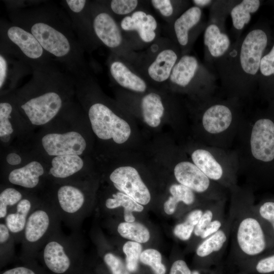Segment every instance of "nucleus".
<instances>
[{"label":"nucleus","instance_id":"obj_51","mask_svg":"<svg viewBox=\"0 0 274 274\" xmlns=\"http://www.w3.org/2000/svg\"><path fill=\"white\" fill-rule=\"evenodd\" d=\"M194 6L200 9L206 7H211L214 1L213 0H193L192 1Z\"/></svg>","mask_w":274,"mask_h":274},{"label":"nucleus","instance_id":"obj_30","mask_svg":"<svg viewBox=\"0 0 274 274\" xmlns=\"http://www.w3.org/2000/svg\"><path fill=\"white\" fill-rule=\"evenodd\" d=\"M169 191L171 195L164 204V210L168 215L174 214L180 203L190 207L194 205L197 200L198 194L178 183L172 184Z\"/></svg>","mask_w":274,"mask_h":274},{"label":"nucleus","instance_id":"obj_19","mask_svg":"<svg viewBox=\"0 0 274 274\" xmlns=\"http://www.w3.org/2000/svg\"><path fill=\"white\" fill-rule=\"evenodd\" d=\"M31 32L44 49L56 57L64 56L70 51V44L66 37L47 24L36 23L32 26Z\"/></svg>","mask_w":274,"mask_h":274},{"label":"nucleus","instance_id":"obj_27","mask_svg":"<svg viewBox=\"0 0 274 274\" xmlns=\"http://www.w3.org/2000/svg\"><path fill=\"white\" fill-rule=\"evenodd\" d=\"M110 71L113 79L121 87L139 93L146 91L147 85L144 79L121 61L111 63Z\"/></svg>","mask_w":274,"mask_h":274},{"label":"nucleus","instance_id":"obj_47","mask_svg":"<svg viewBox=\"0 0 274 274\" xmlns=\"http://www.w3.org/2000/svg\"><path fill=\"white\" fill-rule=\"evenodd\" d=\"M2 274H37V273L31 268L18 266L6 270Z\"/></svg>","mask_w":274,"mask_h":274},{"label":"nucleus","instance_id":"obj_29","mask_svg":"<svg viewBox=\"0 0 274 274\" xmlns=\"http://www.w3.org/2000/svg\"><path fill=\"white\" fill-rule=\"evenodd\" d=\"M141 108L143 120L148 125L156 127L160 125L165 108L159 94L151 92L145 95L141 100Z\"/></svg>","mask_w":274,"mask_h":274},{"label":"nucleus","instance_id":"obj_10","mask_svg":"<svg viewBox=\"0 0 274 274\" xmlns=\"http://www.w3.org/2000/svg\"><path fill=\"white\" fill-rule=\"evenodd\" d=\"M177 183L210 201L227 199V189L211 180L191 160L181 159L173 168Z\"/></svg>","mask_w":274,"mask_h":274},{"label":"nucleus","instance_id":"obj_2","mask_svg":"<svg viewBox=\"0 0 274 274\" xmlns=\"http://www.w3.org/2000/svg\"><path fill=\"white\" fill-rule=\"evenodd\" d=\"M233 147L238 175L245 176L250 186L274 184V99L265 109L246 114Z\"/></svg>","mask_w":274,"mask_h":274},{"label":"nucleus","instance_id":"obj_17","mask_svg":"<svg viewBox=\"0 0 274 274\" xmlns=\"http://www.w3.org/2000/svg\"><path fill=\"white\" fill-rule=\"evenodd\" d=\"M204 60L208 65L222 57L229 50L232 43L226 31L217 24L207 22L203 33Z\"/></svg>","mask_w":274,"mask_h":274},{"label":"nucleus","instance_id":"obj_48","mask_svg":"<svg viewBox=\"0 0 274 274\" xmlns=\"http://www.w3.org/2000/svg\"><path fill=\"white\" fill-rule=\"evenodd\" d=\"M66 2L72 11L79 13L83 9L86 1L84 0H67Z\"/></svg>","mask_w":274,"mask_h":274},{"label":"nucleus","instance_id":"obj_7","mask_svg":"<svg viewBox=\"0 0 274 274\" xmlns=\"http://www.w3.org/2000/svg\"><path fill=\"white\" fill-rule=\"evenodd\" d=\"M86 185L80 180L54 182L47 201L73 232H78L80 225L89 209Z\"/></svg>","mask_w":274,"mask_h":274},{"label":"nucleus","instance_id":"obj_13","mask_svg":"<svg viewBox=\"0 0 274 274\" xmlns=\"http://www.w3.org/2000/svg\"><path fill=\"white\" fill-rule=\"evenodd\" d=\"M62 104L58 93L49 91L29 98L21 108L32 125L40 126L51 121L59 113Z\"/></svg>","mask_w":274,"mask_h":274},{"label":"nucleus","instance_id":"obj_37","mask_svg":"<svg viewBox=\"0 0 274 274\" xmlns=\"http://www.w3.org/2000/svg\"><path fill=\"white\" fill-rule=\"evenodd\" d=\"M151 3L161 15L166 18H173L174 21L189 8L188 1L152 0Z\"/></svg>","mask_w":274,"mask_h":274},{"label":"nucleus","instance_id":"obj_40","mask_svg":"<svg viewBox=\"0 0 274 274\" xmlns=\"http://www.w3.org/2000/svg\"><path fill=\"white\" fill-rule=\"evenodd\" d=\"M142 247L138 242L129 241L123 247V251L126 255V266L130 272L136 271L142 253Z\"/></svg>","mask_w":274,"mask_h":274},{"label":"nucleus","instance_id":"obj_33","mask_svg":"<svg viewBox=\"0 0 274 274\" xmlns=\"http://www.w3.org/2000/svg\"><path fill=\"white\" fill-rule=\"evenodd\" d=\"M210 203L190 211L183 222L176 225L173 230L174 235L181 241L190 239L204 209Z\"/></svg>","mask_w":274,"mask_h":274},{"label":"nucleus","instance_id":"obj_44","mask_svg":"<svg viewBox=\"0 0 274 274\" xmlns=\"http://www.w3.org/2000/svg\"><path fill=\"white\" fill-rule=\"evenodd\" d=\"M136 0H113L110 7L112 11L118 15H126L132 13L138 6Z\"/></svg>","mask_w":274,"mask_h":274},{"label":"nucleus","instance_id":"obj_8","mask_svg":"<svg viewBox=\"0 0 274 274\" xmlns=\"http://www.w3.org/2000/svg\"><path fill=\"white\" fill-rule=\"evenodd\" d=\"M60 219L52 206L41 200L30 214L21 240L23 258L31 259L56 232L60 229Z\"/></svg>","mask_w":274,"mask_h":274},{"label":"nucleus","instance_id":"obj_21","mask_svg":"<svg viewBox=\"0 0 274 274\" xmlns=\"http://www.w3.org/2000/svg\"><path fill=\"white\" fill-rule=\"evenodd\" d=\"M45 173L42 164L34 160L24 166L11 170L7 175V180L11 185L30 191L40 186Z\"/></svg>","mask_w":274,"mask_h":274},{"label":"nucleus","instance_id":"obj_46","mask_svg":"<svg viewBox=\"0 0 274 274\" xmlns=\"http://www.w3.org/2000/svg\"><path fill=\"white\" fill-rule=\"evenodd\" d=\"M192 270L183 259L175 261L170 267L169 274H191Z\"/></svg>","mask_w":274,"mask_h":274},{"label":"nucleus","instance_id":"obj_5","mask_svg":"<svg viewBox=\"0 0 274 274\" xmlns=\"http://www.w3.org/2000/svg\"><path fill=\"white\" fill-rule=\"evenodd\" d=\"M191 160L211 180L228 191L237 186L238 164L233 149L200 143L189 149Z\"/></svg>","mask_w":274,"mask_h":274},{"label":"nucleus","instance_id":"obj_38","mask_svg":"<svg viewBox=\"0 0 274 274\" xmlns=\"http://www.w3.org/2000/svg\"><path fill=\"white\" fill-rule=\"evenodd\" d=\"M12 107L10 104L6 102L0 104V138L4 142H8L11 135L14 132L12 123L10 121Z\"/></svg>","mask_w":274,"mask_h":274},{"label":"nucleus","instance_id":"obj_45","mask_svg":"<svg viewBox=\"0 0 274 274\" xmlns=\"http://www.w3.org/2000/svg\"><path fill=\"white\" fill-rule=\"evenodd\" d=\"M227 219V216L223 213L213 220L199 236L198 238L199 240V244L221 229L225 224Z\"/></svg>","mask_w":274,"mask_h":274},{"label":"nucleus","instance_id":"obj_31","mask_svg":"<svg viewBox=\"0 0 274 274\" xmlns=\"http://www.w3.org/2000/svg\"><path fill=\"white\" fill-rule=\"evenodd\" d=\"M106 208L109 210H113L120 207L124 208V218L126 222H133L135 217L133 216V212H142L143 206L131 197L121 192H117L112 195V197L106 199L105 202Z\"/></svg>","mask_w":274,"mask_h":274},{"label":"nucleus","instance_id":"obj_35","mask_svg":"<svg viewBox=\"0 0 274 274\" xmlns=\"http://www.w3.org/2000/svg\"><path fill=\"white\" fill-rule=\"evenodd\" d=\"M117 231L123 237L139 243L147 242L150 238L148 229L137 222H122L117 227Z\"/></svg>","mask_w":274,"mask_h":274},{"label":"nucleus","instance_id":"obj_4","mask_svg":"<svg viewBox=\"0 0 274 274\" xmlns=\"http://www.w3.org/2000/svg\"><path fill=\"white\" fill-rule=\"evenodd\" d=\"M195 100L199 143L231 149L246 114L244 103L215 94Z\"/></svg>","mask_w":274,"mask_h":274},{"label":"nucleus","instance_id":"obj_1","mask_svg":"<svg viewBox=\"0 0 274 274\" xmlns=\"http://www.w3.org/2000/svg\"><path fill=\"white\" fill-rule=\"evenodd\" d=\"M270 40L268 26L258 22L232 43L228 52L214 62L212 67L224 97L243 103L251 100L257 91L260 62Z\"/></svg>","mask_w":274,"mask_h":274},{"label":"nucleus","instance_id":"obj_22","mask_svg":"<svg viewBox=\"0 0 274 274\" xmlns=\"http://www.w3.org/2000/svg\"><path fill=\"white\" fill-rule=\"evenodd\" d=\"M120 27L126 31H136L143 42L150 43L156 38L157 22L151 14L137 10L131 15L124 17L120 22Z\"/></svg>","mask_w":274,"mask_h":274},{"label":"nucleus","instance_id":"obj_24","mask_svg":"<svg viewBox=\"0 0 274 274\" xmlns=\"http://www.w3.org/2000/svg\"><path fill=\"white\" fill-rule=\"evenodd\" d=\"M93 25L96 36L106 46L117 48L122 45L123 39L121 29L109 14L98 13L94 19Z\"/></svg>","mask_w":274,"mask_h":274},{"label":"nucleus","instance_id":"obj_43","mask_svg":"<svg viewBox=\"0 0 274 274\" xmlns=\"http://www.w3.org/2000/svg\"><path fill=\"white\" fill-rule=\"evenodd\" d=\"M103 260L111 274H130L129 271L122 260L111 252L103 255Z\"/></svg>","mask_w":274,"mask_h":274},{"label":"nucleus","instance_id":"obj_12","mask_svg":"<svg viewBox=\"0 0 274 274\" xmlns=\"http://www.w3.org/2000/svg\"><path fill=\"white\" fill-rule=\"evenodd\" d=\"M207 24L202 10L194 6L189 7L174 21V35L182 55L187 54Z\"/></svg>","mask_w":274,"mask_h":274},{"label":"nucleus","instance_id":"obj_15","mask_svg":"<svg viewBox=\"0 0 274 274\" xmlns=\"http://www.w3.org/2000/svg\"><path fill=\"white\" fill-rule=\"evenodd\" d=\"M41 144L46 154L54 157L68 155L80 156L87 146L84 136L76 131L47 133L42 137Z\"/></svg>","mask_w":274,"mask_h":274},{"label":"nucleus","instance_id":"obj_49","mask_svg":"<svg viewBox=\"0 0 274 274\" xmlns=\"http://www.w3.org/2000/svg\"><path fill=\"white\" fill-rule=\"evenodd\" d=\"M7 61L5 58L0 55V87H3L7 77Z\"/></svg>","mask_w":274,"mask_h":274},{"label":"nucleus","instance_id":"obj_41","mask_svg":"<svg viewBox=\"0 0 274 274\" xmlns=\"http://www.w3.org/2000/svg\"><path fill=\"white\" fill-rule=\"evenodd\" d=\"M140 261L150 266L154 274H165L166 271L165 265L162 263L161 254L156 250L148 249L143 251Z\"/></svg>","mask_w":274,"mask_h":274},{"label":"nucleus","instance_id":"obj_9","mask_svg":"<svg viewBox=\"0 0 274 274\" xmlns=\"http://www.w3.org/2000/svg\"><path fill=\"white\" fill-rule=\"evenodd\" d=\"M47 267L55 274H65L74 262L80 260L83 252L79 231L65 235L58 230L47 241L39 252Z\"/></svg>","mask_w":274,"mask_h":274},{"label":"nucleus","instance_id":"obj_42","mask_svg":"<svg viewBox=\"0 0 274 274\" xmlns=\"http://www.w3.org/2000/svg\"><path fill=\"white\" fill-rule=\"evenodd\" d=\"M259 216L272 228L274 232V198H267L255 204Z\"/></svg>","mask_w":274,"mask_h":274},{"label":"nucleus","instance_id":"obj_25","mask_svg":"<svg viewBox=\"0 0 274 274\" xmlns=\"http://www.w3.org/2000/svg\"><path fill=\"white\" fill-rule=\"evenodd\" d=\"M257 93L268 102L274 99V43L261 59Z\"/></svg>","mask_w":274,"mask_h":274},{"label":"nucleus","instance_id":"obj_16","mask_svg":"<svg viewBox=\"0 0 274 274\" xmlns=\"http://www.w3.org/2000/svg\"><path fill=\"white\" fill-rule=\"evenodd\" d=\"M229 217L223 227L215 233L200 242L196 247V256L204 262L206 269L217 264L222 257L230 237Z\"/></svg>","mask_w":274,"mask_h":274},{"label":"nucleus","instance_id":"obj_26","mask_svg":"<svg viewBox=\"0 0 274 274\" xmlns=\"http://www.w3.org/2000/svg\"><path fill=\"white\" fill-rule=\"evenodd\" d=\"M259 0H242L234 5L230 12L232 25V32L235 40L242 35L243 30L250 23L253 15L260 8Z\"/></svg>","mask_w":274,"mask_h":274},{"label":"nucleus","instance_id":"obj_23","mask_svg":"<svg viewBox=\"0 0 274 274\" xmlns=\"http://www.w3.org/2000/svg\"><path fill=\"white\" fill-rule=\"evenodd\" d=\"M84 166L80 155H68L54 157L48 176L53 182L77 180L75 176Z\"/></svg>","mask_w":274,"mask_h":274},{"label":"nucleus","instance_id":"obj_20","mask_svg":"<svg viewBox=\"0 0 274 274\" xmlns=\"http://www.w3.org/2000/svg\"><path fill=\"white\" fill-rule=\"evenodd\" d=\"M41 200L28 193L9 211L4 219V222L14 237L16 243H21L27 219Z\"/></svg>","mask_w":274,"mask_h":274},{"label":"nucleus","instance_id":"obj_11","mask_svg":"<svg viewBox=\"0 0 274 274\" xmlns=\"http://www.w3.org/2000/svg\"><path fill=\"white\" fill-rule=\"evenodd\" d=\"M92 129L100 139H112L118 144L126 142L131 134V128L124 119L104 104L96 102L88 110Z\"/></svg>","mask_w":274,"mask_h":274},{"label":"nucleus","instance_id":"obj_50","mask_svg":"<svg viewBox=\"0 0 274 274\" xmlns=\"http://www.w3.org/2000/svg\"><path fill=\"white\" fill-rule=\"evenodd\" d=\"M6 160L7 162L11 165H19L22 161L21 156L15 152H11L7 154Z\"/></svg>","mask_w":274,"mask_h":274},{"label":"nucleus","instance_id":"obj_36","mask_svg":"<svg viewBox=\"0 0 274 274\" xmlns=\"http://www.w3.org/2000/svg\"><path fill=\"white\" fill-rule=\"evenodd\" d=\"M28 193L14 187H7L0 193V219H4L9 211Z\"/></svg>","mask_w":274,"mask_h":274},{"label":"nucleus","instance_id":"obj_14","mask_svg":"<svg viewBox=\"0 0 274 274\" xmlns=\"http://www.w3.org/2000/svg\"><path fill=\"white\" fill-rule=\"evenodd\" d=\"M109 179L115 188L140 204L146 205L150 202L149 189L135 168L130 166L118 167L111 173Z\"/></svg>","mask_w":274,"mask_h":274},{"label":"nucleus","instance_id":"obj_28","mask_svg":"<svg viewBox=\"0 0 274 274\" xmlns=\"http://www.w3.org/2000/svg\"><path fill=\"white\" fill-rule=\"evenodd\" d=\"M7 35L27 57L37 59L42 56L43 48L31 33L14 26L9 28Z\"/></svg>","mask_w":274,"mask_h":274},{"label":"nucleus","instance_id":"obj_18","mask_svg":"<svg viewBox=\"0 0 274 274\" xmlns=\"http://www.w3.org/2000/svg\"><path fill=\"white\" fill-rule=\"evenodd\" d=\"M181 55V51L176 43L159 51L147 66L146 71L149 78L159 83L168 81Z\"/></svg>","mask_w":274,"mask_h":274},{"label":"nucleus","instance_id":"obj_34","mask_svg":"<svg viewBox=\"0 0 274 274\" xmlns=\"http://www.w3.org/2000/svg\"><path fill=\"white\" fill-rule=\"evenodd\" d=\"M238 1H214L210 7L209 19L207 21L218 25L221 29L226 31L225 21L232 7Z\"/></svg>","mask_w":274,"mask_h":274},{"label":"nucleus","instance_id":"obj_39","mask_svg":"<svg viewBox=\"0 0 274 274\" xmlns=\"http://www.w3.org/2000/svg\"><path fill=\"white\" fill-rule=\"evenodd\" d=\"M15 239L5 222L0 223V255L1 260L12 257L15 252Z\"/></svg>","mask_w":274,"mask_h":274},{"label":"nucleus","instance_id":"obj_6","mask_svg":"<svg viewBox=\"0 0 274 274\" xmlns=\"http://www.w3.org/2000/svg\"><path fill=\"white\" fill-rule=\"evenodd\" d=\"M217 76L194 55H182L168 80L173 88L186 93L194 100L215 94Z\"/></svg>","mask_w":274,"mask_h":274},{"label":"nucleus","instance_id":"obj_3","mask_svg":"<svg viewBox=\"0 0 274 274\" xmlns=\"http://www.w3.org/2000/svg\"><path fill=\"white\" fill-rule=\"evenodd\" d=\"M229 192L230 256L239 265L273 249L274 232L255 209L251 186L237 185Z\"/></svg>","mask_w":274,"mask_h":274},{"label":"nucleus","instance_id":"obj_32","mask_svg":"<svg viewBox=\"0 0 274 274\" xmlns=\"http://www.w3.org/2000/svg\"><path fill=\"white\" fill-rule=\"evenodd\" d=\"M242 274H271L274 273V248L267 253L239 265Z\"/></svg>","mask_w":274,"mask_h":274}]
</instances>
